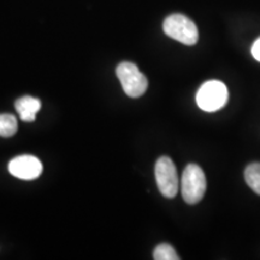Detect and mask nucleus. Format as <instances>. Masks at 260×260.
I'll use <instances>...</instances> for the list:
<instances>
[{
  "mask_svg": "<svg viewBox=\"0 0 260 260\" xmlns=\"http://www.w3.org/2000/svg\"><path fill=\"white\" fill-rule=\"evenodd\" d=\"M252 54H253V57H254L255 60L260 61V38L258 39V40H255L254 44H253Z\"/></svg>",
  "mask_w": 260,
  "mask_h": 260,
  "instance_id": "9b49d317",
  "label": "nucleus"
},
{
  "mask_svg": "<svg viewBox=\"0 0 260 260\" xmlns=\"http://www.w3.org/2000/svg\"><path fill=\"white\" fill-rule=\"evenodd\" d=\"M15 109L18 112L22 121L32 122L37 118V113L41 109V102L38 98L34 96H22L18 100H16Z\"/></svg>",
  "mask_w": 260,
  "mask_h": 260,
  "instance_id": "0eeeda50",
  "label": "nucleus"
},
{
  "mask_svg": "<svg viewBox=\"0 0 260 260\" xmlns=\"http://www.w3.org/2000/svg\"><path fill=\"white\" fill-rule=\"evenodd\" d=\"M9 172L19 180L31 181L41 175L42 164L34 155H19L10 160Z\"/></svg>",
  "mask_w": 260,
  "mask_h": 260,
  "instance_id": "423d86ee",
  "label": "nucleus"
},
{
  "mask_svg": "<svg viewBox=\"0 0 260 260\" xmlns=\"http://www.w3.org/2000/svg\"><path fill=\"white\" fill-rule=\"evenodd\" d=\"M153 259L155 260H178L180 256L174 249V247L168 243H161L155 247L153 252Z\"/></svg>",
  "mask_w": 260,
  "mask_h": 260,
  "instance_id": "9d476101",
  "label": "nucleus"
},
{
  "mask_svg": "<svg viewBox=\"0 0 260 260\" xmlns=\"http://www.w3.org/2000/svg\"><path fill=\"white\" fill-rule=\"evenodd\" d=\"M206 191V177L199 165L188 164L181 178V193L184 201L189 205L203 200Z\"/></svg>",
  "mask_w": 260,
  "mask_h": 260,
  "instance_id": "f03ea898",
  "label": "nucleus"
},
{
  "mask_svg": "<svg viewBox=\"0 0 260 260\" xmlns=\"http://www.w3.org/2000/svg\"><path fill=\"white\" fill-rule=\"evenodd\" d=\"M229 98L226 86L217 80L206 81L197 93V104L203 111L216 112L225 105Z\"/></svg>",
  "mask_w": 260,
  "mask_h": 260,
  "instance_id": "7ed1b4c3",
  "label": "nucleus"
},
{
  "mask_svg": "<svg viewBox=\"0 0 260 260\" xmlns=\"http://www.w3.org/2000/svg\"><path fill=\"white\" fill-rule=\"evenodd\" d=\"M17 119L11 113H2L0 115V136L11 138L17 133Z\"/></svg>",
  "mask_w": 260,
  "mask_h": 260,
  "instance_id": "6e6552de",
  "label": "nucleus"
},
{
  "mask_svg": "<svg viewBox=\"0 0 260 260\" xmlns=\"http://www.w3.org/2000/svg\"><path fill=\"white\" fill-rule=\"evenodd\" d=\"M162 30L169 38L183 45L193 46L199 40V31L190 18L181 14L170 15L162 23Z\"/></svg>",
  "mask_w": 260,
  "mask_h": 260,
  "instance_id": "f257e3e1",
  "label": "nucleus"
},
{
  "mask_svg": "<svg viewBox=\"0 0 260 260\" xmlns=\"http://www.w3.org/2000/svg\"><path fill=\"white\" fill-rule=\"evenodd\" d=\"M245 180L249 188L260 195V162H252L246 168Z\"/></svg>",
  "mask_w": 260,
  "mask_h": 260,
  "instance_id": "1a4fd4ad",
  "label": "nucleus"
},
{
  "mask_svg": "<svg viewBox=\"0 0 260 260\" xmlns=\"http://www.w3.org/2000/svg\"><path fill=\"white\" fill-rule=\"evenodd\" d=\"M155 181H157L159 191L165 198L172 199L176 197L180 180L176 167L169 157H160L155 162Z\"/></svg>",
  "mask_w": 260,
  "mask_h": 260,
  "instance_id": "39448f33",
  "label": "nucleus"
},
{
  "mask_svg": "<svg viewBox=\"0 0 260 260\" xmlns=\"http://www.w3.org/2000/svg\"><path fill=\"white\" fill-rule=\"evenodd\" d=\"M116 74L128 96L140 98L147 90L148 81L134 63L123 61L117 67Z\"/></svg>",
  "mask_w": 260,
  "mask_h": 260,
  "instance_id": "20e7f679",
  "label": "nucleus"
}]
</instances>
